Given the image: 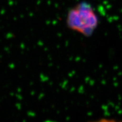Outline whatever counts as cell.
<instances>
[{
	"mask_svg": "<svg viewBox=\"0 0 122 122\" xmlns=\"http://www.w3.org/2000/svg\"><path fill=\"white\" fill-rule=\"evenodd\" d=\"M99 24V18L91 4L80 2L68 11L67 27L85 37H90Z\"/></svg>",
	"mask_w": 122,
	"mask_h": 122,
	"instance_id": "obj_1",
	"label": "cell"
}]
</instances>
